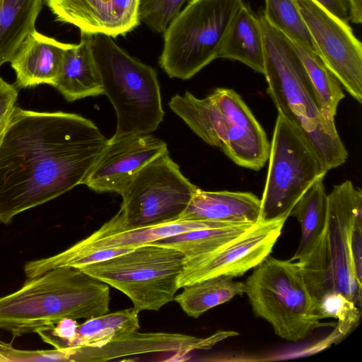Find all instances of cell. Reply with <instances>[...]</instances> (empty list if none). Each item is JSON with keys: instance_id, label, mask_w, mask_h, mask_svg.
I'll list each match as a JSON object with an SVG mask.
<instances>
[{"instance_id": "obj_10", "label": "cell", "mask_w": 362, "mask_h": 362, "mask_svg": "<svg viewBox=\"0 0 362 362\" xmlns=\"http://www.w3.org/2000/svg\"><path fill=\"white\" fill-rule=\"evenodd\" d=\"M197 188L168 151L137 173L121 193L122 203L113 217L126 228L178 220Z\"/></svg>"}, {"instance_id": "obj_17", "label": "cell", "mask_w": 362, "mask_h": 362, "mask_svg": "<svg viewBox=\"0 0 362 362\" xmlns=\"http://www.w3.org/2000/svg\"><path fill=\"white\" fill-rule=\"evenodd\" d=\"M56 21L81 33L125 35L139 24L140 0H44Z\"/></svg>"}, {"instance_id": "obj_38", "label": "cell", "mask_w": 362, "mask_h": 362, "mask_svg": "<svg viewBox=\"0 0 362 362\" xmlns=\"http://www.w3.org/2000/svg\"><path fill=\"white\" fill-rule=\"evenodd\" d=\"M3 1H4V0H0V8H1L2 4H3Z\"/></svg>"}, {"instance_id": "obj_22", "label": "cell", "mask_w": 362, "mask_h": 362, "mask_svg": "<svg viewBox=\"0 0 362 362\" xmlns=\"http://www.w3.org/2000/svg\"><path fill=\"white\" fill-rule=\"evenodd\" d=\"M323 180L320 178L315 182L290 212L289 216L296 218L301 227L300 243L291 260H304L326 230L328 194Z\"/></svg>"}, {"instance_id": "obj_14", "label": "cell", "mask_w": 362, "mask_h": 362, "mask_svg": "<svg viewBox=\"0 0 362 362\" xmlns=\"http://www.w3.org/2000/svg\"><path fill=\"white\" fill-rule=\"evenodd\" d=\"M243 223L175 220L150 226L126 228L112 217L90 235L57 255L27 262V279L39 276L62 262L90 252L107 249H133L170 236L197 229L233 226Z\"/></svg>"}, {"instance_id": "obj_16", "label": "cell", "mask_w": 362, "mask_h": 362, "mask_svg": "<svg viewBox=\"0 0 362 362\" xmlns=\"http://www.w3.org/2000/svg\"><path fill=\"white\" fill-rule=\"evenodd\" d=\"M238 334L234 331L218 330L207 337L200 338L175 333H141L137 330L101 347H71L74 351L71 361L103 362L156 352L185 355L195 350L209 349L218 343Z\"/></svg>"}, {"instance_id": "obj_1", "label": "cell", "mask_w": 362, "mask_h": 362, "mask_svg": "<svg viewBox=\"0 0 362 362\" xmlns=\"http://www.w3.org/2000/svg\"><path fill=\"white\" fill-rule=\"evenodd\" d=\"M107 140L79 115L16 105L0 141V223L81 185Z\"/></svg>"}, {"instance_id": "obj_6", "label": "cell", "mask_w": 362, "mask_h": 362, "mask_svg": "<svg viewBox=\"0 0 362 362\" xmlns=\"http://www.w3.org/2000/svg\"><path fill=\"white\" fill-rule=\"evenodd\" d=\"M244 284L254 314L286 341H298L315 329L337 325L321 322L298 261L269 255Z\"/></svg>"}, {"instance_id": "obj_25", "label": "cell", "mask_w": 362, "mask_h": 362, "mask_svg": "<svg viewBox=\"0 0 362 362\" xmlns=\"http://www.w3.org/2000/svg\"><path fill=\"white\" fill-rule=\"evenodd\" d=\"M139 328V312L134 308L107 313L78 325L69 347H101Z\"/></svg>"}, {"instance_id": "obj_21", "label": "cell", "mask_w": 362, "mask_h": 362, "mask_svg": "<svg viewBox=\"0 0 362 362\" xmlns=\"http://www.w3.org/2000/svg\"><path fill=\"white\" fill-rule=\"evenodd\" d=\"M218 58L238 61L256 72H264V46L257 17L245 4L234 17Z\"/></svg>"}, {"instance_id": "obj_28", "label": "cell", "mask_w": 362, "mask_h": 362, "mask_svg": "<svg viewBox=\"0 0 362 362\" xmlns=\"http://www.w3.org/2000/svg\"><path fill=\"white\" fill-rule=\"evenodd\" d=\"M262 13L291 41L317 54L316 47L295 0H264Z\"/></svg>"}, {"instance_id": "obj_5", "label": "cell", "mask_w": 362, "mask_h": 362, "mask_svg": "<svg viewBox=\"0 0 362 362\" xmlns=\"http://www.w3.org/2000/svg\"><path fill=\"white\" fill-rule=\"evenodd\" d=\"M92 48L104 95L117 116L116 131L109 140L156 130L164 111L154 69L130 56L105 35H93Z\"/></svg>"}, {"instance_id": "obj_35", "label": "cell", "mask_w": 362, "mask_h": 362, "mask_svg": "<svg viewBox=\"0 0 362 362\" xmlns=\"http://www.w3.org/2000/svg\"><path fill=\"white\" fill-rule=\"evenodd\" d=\"M349 4V20L355 24L362 23V0H348Z\"/></svg>"}, {"instance_id": "obj_12", "label": "cell", "mask_w": 362, "mask_h": 362, "mask_svg": "<svg viewBox=\"0 0 362 362\" xmlns=\"http://www.w3.org/2000/svg\"><path fill=\"white\" fill-rule=\"evenodd\" d=\"M286 219L260 221L246 233L211 252L185 257L179 288L216 276L235 278L254 269L272 252Z\"/></svg>"}, {"instance_id": "obj_3", "label": "cell", "mask_w": 362, "mask_h": 362, "mask_svg": "<svg viewBox=\"0 0 362 362\" xmlns=\"http://www.w3.org/2000/svg\"><path fill=\"white\" fill-rule=\"evenodd\" d=\"M110 288L74 267H59L27 279L0 297V329L13 337L57 324L63 318L89 319L108 313Z\"/></svg>"}, {"instance_id": "obj_2", "label": "cell", "mask_w": 362, "mask_h": 362, "mask_svg": "<svg viewBox=\"0 0 362 362\" xmlns=\"http://www.w3.org/2000/svg\"><path fill=\"white\" fill-rule=\"evenodd\" d=\"M267 93L278 110L303 135L329 171L346 163L348 152L335 121L320 109L304 66L292 42L261 14Z\"/></svg>"}, {"instance_id": "obj_7", "label": "cell", "mask_w": 362, "mask_h": 362, "mask_svg": "<svg viewBox=\"0 0 362 362\" xmlns=\"http://www.w3.org/2000/svg\"><path fill=\"white\" fill-rule=\"evenodd\" d=\"M243 0H190L163 33L159 65L170 78L187 80L218 58Z\"/></svg>"}, {"instance_id": "obj_18", "label": "cell", "mask_w": 362, "mask_h": 362, "mask_svg": "<svg viewBox=\"0 0 362 362\" xmlns=\"http://www.w3.org/2000/svg\"><path fill=\"white\" fill-rule=\"evenodd\" d=\"M73 44L64 43L33 30L10 61L16 74L13 84L25 88L41 84L53 86L64 54Z\"/></svg>"}, {"instance_id": "obj_11", "label": "cell", "mask_w": 362, "mask_h": 362, "mask_svg": "<svg viewBox=\"0 0 362 362\" xmlns=\"http://www.w3.org/2000/svg\"><path fill=\"white\" fill-rule=\"evenodd\" d=\"M317 54L345 90L362 103V44L347 21L314 0H295Z\"/></svg>"}, {"instance_id": "obj_33", "label": "cell", "mask_w": 362, "mask_h": 362, "mask_svg": "<svg viewBox=\"0 0 362 362\" xmlns=\"http://www.w3.org/2000/svg\"><path fill=\"white\" fill-rule=\"evenodd\" d=\"M351 252L356 278L362 284V224L356 222L351 233Z\"/></svg>"}, {"instance_id": "obj_34", "label": "cell", "mask_w": 362, "mask_h": 362, "mask_svg": "<svg viewBox=\"0 0 362 362\" xmlns=\"http://www.w3.org/2000/svg\"><path fill=\"white\" fill-rule=\"evenodd\" d=\"M322 8L337 16L349 22V4L348 0H314Z\"/></svg>"}, {"instance_id": "obj_15", "label": "cell", "mask_w": 362, "mask_h": 362, "mask_svg": "<svg viewBox=\"0 0 362 362\" xmlns=\"http://www.w3.org/2000/svg\"><path fill=\"white\" fill-rule=\"evenodd\" d=\"M168 151L166 143L151 134L108 139L82 185L98 193L121 194L141 169Z\"/></svg>"}, {"instance_id": "obj_29", "label": "cell", "mask_w": 362, "mask_h": 362, "mask_svg": "<svg viewBox=\"0 0 362 362\" xmlns=\"http://www.w3.org/2000/svg\"><path fill=\"white\" fill-rule=\"evenodd\" d=\"M317 313L321 320L333 317L337 320V339H341L358 324L361 309L339 292L323 296L316 305Z\"/></svg>"}, {"instance_id": "obj_32", "label": "cell", "mask_w": 362, "mask_h": 362, "mask_svg": "<svg viewBox=\"0 0 362 362\" xmlns=\"http://www.w3.org/2000/svg\"><path fill=\"white\" fill-rule=\"evenodd\" d=\"M18 95L17 88L0 77V124L9 117Z\"/></svg>"}, {"instance_id": "obj_31", "label": "cell", "mask_w": 362, "mask_h": 362, "mask_svg": "<svg viewBox=\"0 0 362 362\" xmlns=\"http://www.w3.org/2000/svg\"><path fill=\"white\" fill-rule=\"evenodd\" d=\"M0 354L4 362L71 361L74 351L71 347L50 350H20L11 344L0 341Z\"/></svg>"}, {"instance_id": "obj_27", "label": "cell", "mask_w": 362, "mask_h": 362, "mask_svg": "<svg viewBox=\"0 0 362 362\" xmlns=\"http://www.w3.org/2000/svg\"><path fill=\"white\" fill-rule=\"evenodd\" d=\"M292 43L304 66L324 117L334 120L338 105L345 97L342 86L317 53Z\"/></svg>"}, {"instance_id": "obj_13", "label": "cell", "mask_w": 362, "mask_h": 362, "mask_svg": "<svg viewBox=\"0 0 362 362\" xmlns=\"http://www.w3.org/2000/svg\"><path fill=\"white\" fill-rule=\"evenodd\" d=\"M362 219V192L351 180L334 185L328 194L325 233L327 257L334 289L361 309L362 284L356 276L351 238L356 219Z\"/></svg>"}, {"instance_id": "obj_24", "label": "cell", "mask_w": 362, "mask_h": 362, "mask_svg": "<svg viewBox=\"0 0 362 362\" xmlns=\"http://www.w3.org/2000/svg\"><path fill=\"white\" fill-rule=\"evenodd\" d=\"M174 300L189 317L197 318L209 310L245 293V284L229 276H216L186 285Z\"/></svg>"}, {"instance_id": "obj_36", "label": "cell", "mask_w": 362, "mask_h": 362, "mask_svg": "<svg viewBox=\"0 0 362 362\" xmlns=\"http://www.w3.org/2000/svg\"><path fill=\"white\" fill-rule=\"evenodd\" d=\"M8 119L4 120L3 122H1L0 124V141L1 139V137H2V135L4 134V132L5 129H6V124H7V122H8Z\"/></svg>"}, {"instance_id": "obj_9", "label": "cell", "mask_w": 362, "mask_h": 362, "mask_svg": "<svg viewBox=\"0 0 362 362\" xmlns=\"http://www.w3.org/2000/svg\"><path fill=\"white\" fill-rule=\"evenodd\" d=\"M261 199V220L287 218L303 194L328 170L302 133L278 114Z\"/></svg>"}, {"instance_id": "obj_23", "label": "cell", "mask_w": 362, "mask_h": 362, "mask_svg": "<svg viewBox=\"0 0 362 362\" xmlns=\"http://www.w3.org/2000/svg\"><path fill=\"white\" fill-rule=\"evenodd\" d=\"M43 0H4L0 8V67L10 62L25 37L35 29Z\"/></svg>"}, {"instance_id": "obj_8", "label": "cell", "mask_w": 362, "mask_h": 362, "mask_svg": "<svg viewBox=\"0 0 362 362\" xmlns=\"http://www.w3.org/2000/svg\"><path fill=\"white\" fill-rule=\"evenodd\" d=\"M185 259L175 249L146 244L78 269L122 292L139 313L158 311L174 300Z\"/></svg>"}, {"instance_id": "obj_4", "label": "cell", "mask_w": 362, "mask_h": 362, "mask_svg": "<svg viewBox=\"0 0 362 362\" xmlns=\"http://www.w3.org/2000/svg\"><path fill=\"white\" fill-rule=\"evenodd\" d=\"M168 105L197 136L238 165L259 170L268 160L267 134L234 90L218 88L202 99L186 92L173 96Z\"/></svg>"}, {"instance_id": "obj_19", "label": "cell", "mask_w": 362, "mask_h": 362, "mask_svg": "<svg viewBox=\"0 0 362 362\" xmlns=\"http://www.w3.org/2000/svg\"><path fill=\"white\" fill-rule=\"evenodd\" d=\"M261 199L251 192L197 188L178 220L257 223Z\"/></svg>"}, {"instance_id": "obj_30", "label": "cell", "mask_w": 362, "mask_h": 362, "mask_svg": "<svg viewBox=\"0 0 362 362\" xmlns=\"http://www.w3.org/2000/svg\"><path fill=\"white\" fill-rule=\"evenodd\" d=\"M190 0H140L139 19L154 33L163 34L182 6Z\"/></svg>"}, {"instance_id": "obj_26", "label": "cell", "mask_w": 362, "mask_h": 362, "mask_svg": "<svg viewBox=\"0 0 362 362\" xmlns=\"http://www.w3.org/2000/svg\"><path fill=\"white\" fill-rule=\"evenodd\" d=\"M257 223L193 230L149 244L173 248L180 252L186 258H192L226 245L252 229Z\"/></svg>"}, {"instance_id": "obj_20", "label": "cell", "mask_w": 362, "mask_h": 362, "mask_svg": "<svg viewBox=\"0 0 362 362\" xmlns=\"http://www.w3.org/2000/svg\"><path fill=\"white\" fill-rule=\"evenodd\" d=\"M92 37L81 33L79 43L67 49L52 86L68 102L104 94L93 52Z\"/></svg>"}, {"instance_id": "obj_37", "label": "cell", "mask_w": 362, "mask_h": 362, "mask_svg": "<svg viewBox=\"0 0 362 362\" xmlns=\"http://www.w3.org/2000/svg\"><path fill=\"white\" fill-rule=\"evenodd\" d=\"M0 362H4V360L3 357L1 356V354H0Z\"/></svg>"}]
</instances>
